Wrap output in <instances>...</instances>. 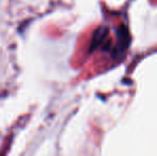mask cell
<instances>
[{
	"mask_svg": "<svg viewBox=\"0 0 157 156\" xmlns=\"http://www.w3.org/2000/svg\"><path fill=\"white\" fill-rule=\"evenodd\" d=\"M107 34H108V29H107V28H106V27L98 28V29H97L96 31H95V33H94L93 41H92V44H91V49H93V48L101 45V44L103 43L104 40L106 39Z\"/></svg>",
	"mask_w": 157,
	"mask_h": 156,
	"instance_id": "6da1fadb",
	"label": "cell"
}]
</instances>
